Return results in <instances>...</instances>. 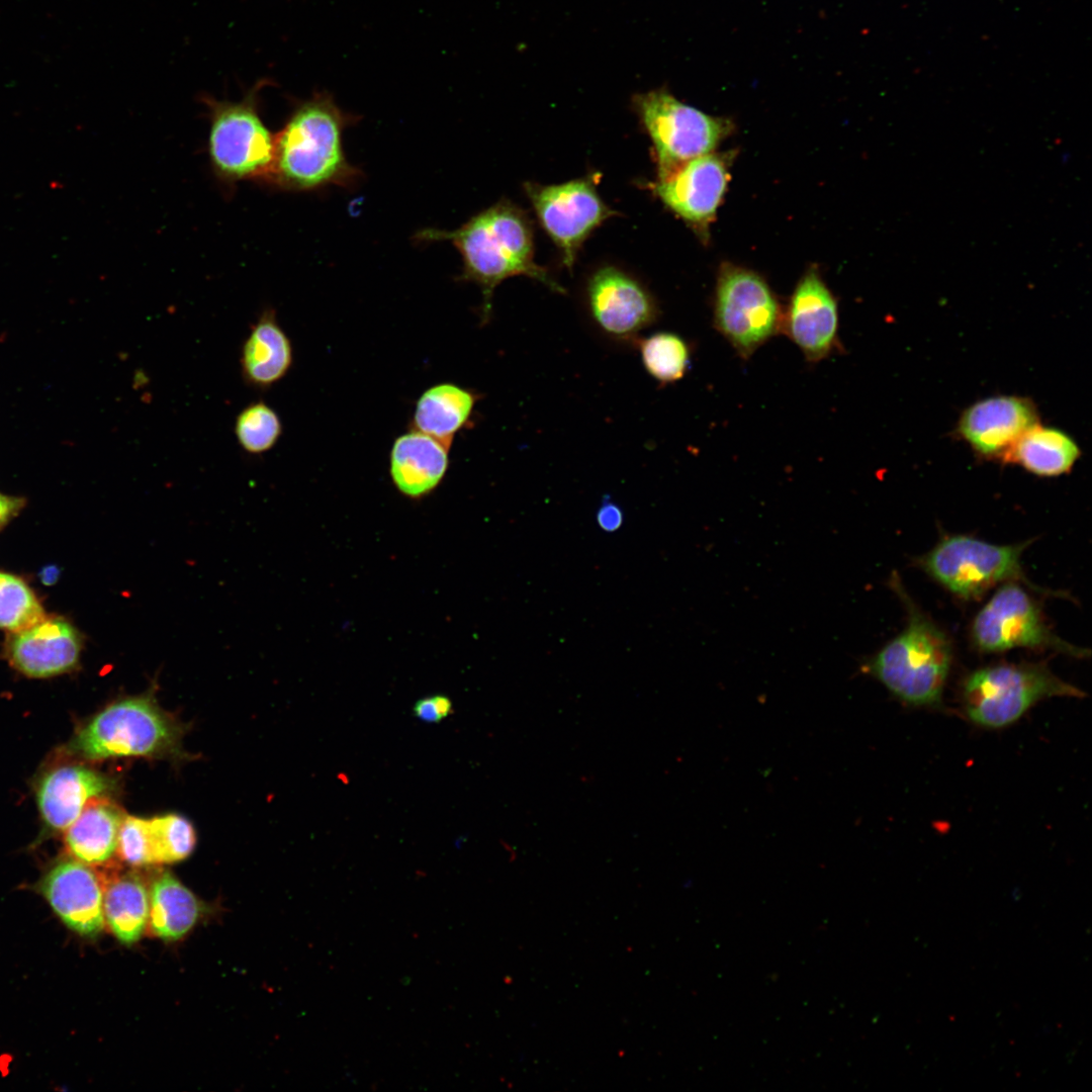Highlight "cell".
Segmentation results:
<instances>
[{"mask_svg":"<svg viewBox=\"0 0 1092 1092\" xmlns=\"http://www.w3.org/2000/svg\"><path fill=\"white\" fill-rule=\"evenodd\" d=\"M417 242H450L462 259L459 281L473 282L482 292V323L491 314L496 286L509 277L527 276L557 293L565 289L534 259L532 222L526 212L502 199L453 231L424 229Z\"/></svg>","mask_w":1092,"mask_h":1092,"instance_id":"1","label":"cell"},{"mask_svg":"<svg viewBox=\"0 0 1092 1092\" xmlns=\"http://www.w3.org/2000/svg\"><path fill=\"white\" fill-rule=\"evenodd\" d=\"M356 120L327 91L297 102L275 138L271 176L293 190L355 186L363 173L348 161L343 132Z\"/></svg>","mask_w":1092,"mask_h":1092,"instance_id":"2","label":"cell"},{"mask_svg":"<svg viewBox=\"0 0 1092 1092\" xmlns=\"http://www.w3.org/2000/svg\"><path fill=\"white\" fill-rule=\"evenodd\" d=\"M890 582L906 608V626L874 655L866 657L859 671L879 680L904 704L938 707L951 664L950 641L915 606L897 575Z\"/></svg>","mask_w":1092,"mask_h":1092,"instance_id":"3","label":"cell"},{"mask_svg":"<svg viewBox=\"0 0 1092 1092\" xmlns=\"http://www.w3.org/2000/svg\"><path fill=\"white\" fill-rule=\"evenodd\" d=\"M181 729L153 695L114 702L83 726L71 743L80 756L101 760L164 756L178 751Z\"/></svg>","mask_w":1092,"mask_h":1092,"instance_id":"4","label":"cell"},{"mask_svg":"<svg viewBox=\"0 0 1092 1092\" xmlns=\"http://www.w3.org/2000/svg\"><path fill=\"white\" fill-rule=\"evenodd\" d=\"M1053 697L1082 698L1084 693L1041 663H1000L979 668L963 684L968 718L985 728L1018 720L1037 702Z\"/></svg>","mask_w":1092,"mask_h":1092,"instance_id":"5","label":"cell"},{"mask_svg":"<svg viewBox=\"0 0 1092 1092\" xmlns=\"http://www.w3.org/2000/svg\"><path fill=\"white\" fill-rule=\"evenodd\" d=\"M633 106L653 144L657 180L710 154L732 129L729 120L682 103L665 89L637 94Z\"/></svg>","mask_w":1092,"mask_h":1092,"instance_id":"6","label":"cell"},{"mask_svg":"<svg viewBox=\"0 0 1092 1092\" xmlns=\"http://www.w3.org/2000/svg\"><path fill=\"white\" fill-rule=\"evenodd\" d=\"M270 82L259 80L236 102L203 98L210 113V159L215 170L228 179L271 174L275 138L258 110L260 92Z\"/></svg>","mask_w":1092,"mask_h":1092,"instance_id":"7","label":"cell"},{"mask_svg":"<svg viewBox=\"0 0 1092 1092\" xmlns=\"http://www.w3.org/2000/svg\"><path fill=\"white\" fill-rule=\"evenodd\" d=\"M1028 545L1029 541L996 545L967 535H952L923 556L921 565L950 593L976 599L1000 582H1028L1021 565Z\"/></svg>","mask_w":1092,"mask_h":1092,"instance_id":"8","label":"cell"},{"mask_svg":"<svg viewBox=\"0 0 1092 1092\" xmlns=\"http://www.w3.org/2000/svg\"><path fill=\"white\" fill-rule=\"evenodd\" d=\"M783 311L756 273L731 265L719 274L714 303V327L742 359L750 358L782 332Z\"/></svg>","mask_w":1092,"mask_h":1092,"instance_id":"9","label":"cell"},{"mask_svg":"<svg viewBox=\"0 0 1092 1092\" xmlns=\"http://www.w3.org/2000/svg\"><path fill=\"white\" fill-rule=\"evenodd\" d=\"M971 635L983 652L1031 648L1086 656L1085 649L1064 641L1050 629L1034 600L1014 581L1001 585L978 612Z\"/></svg>","mask_w":1092,"mask_h":1092,"instance_id":"10","label":"cell"},{"mask_svg":"<svg viewBox=\"0 0 1092 1092\" xmlns=\"http://www.w3.org/2000/svg\"><path fill=\"white\" fill-rule=\"evenodd\" d=\"M524 189L541 226L570 271L583 242L617 214L599 195L593 176L552 185L527 182Z\"/></svg>","mask_w":1092,"mask_h":1092,"instance_id":"11","label":"cell"},{"mask_svg":"<svg viewBox=\"0 0 1092 1092\" xmlns=\"http://www.w3.org/2000/svg\"><path fill=\"white\" fill-rule=\"evenodd\" d=\"M1038 423V411L1030 398L995 395L965 408L956 430L979 457L1003 462L1020 437Z\"/></svg>","mask_w":1092,"mask_h":1092,"instance_id":"12","label":"cell"},{"mask_svg":"<svg viewBox=\"0 0 1092 1092\" xmlns=\"http://www.w3.org/2000/svg\"><path fill=\"white\" fill-rule=\"evenodd\" d=\"M586 300L594 322L616 340H633L658 316L657 305L646 288L613 266L602 267L590 276Z\"/></svg>","mask_w":1092,"mask_h":1092,"instance_id":"13","label":"cell"},{"mask_svg":"<svg viewBox=\"0 0 1092 1092\" xmlns=\"http://www.w3.org/2000/svg\"><path fill=\"white\" fill-rule=\"evenodd\" d=\"M782 332L810 363L840 350L837 302L815 270L808 271L797 284L783 315Z\"/></svg>","mask_w":1092,"mask_h":1092,"instance_id":"14","label":"cell"},{"mask_svg":"<svg viewBox=\"0 0 1092 1092\" xmlns=\"http://www.w3.org/2000/svg\"><path fill=\"white\" fill-rule=\"evenodd\" d=\"M727 181L726 160L710 153L692 159L668 177L650 183L649 188L690 225L703 230L714 217Z\"/></svg>","mask_w":1092,"mask_h":1092,"instance_id":"15","label":"cell"},{"mask_svg":"<svg viewBox=\"0 0 1092 1092\" xmlns=\"http://www.w3.org/2000/svg\"><path fill=\"white\" fill-rule=\"evenodd\" d=\"M40 891L70 929L84 936H96L103 929L102 885L87 863L76 858L59 861L42 878Z\"/></svg>","mask_w":1092,"mask_h":1092,"instance_id":"16","label":"cell"},{"mask_svg":"<svg viewBox=\"0 0 1092 1092\" xmlns=\"http://www.w3.org/2000/svg\"><path fill=\"white\" fill-rule=\"evenodd\" d=\"M82 649L79 632L69 622L54 618L10 637L7 655L11 665L33 678H46L76 667Z\"/></svg>","mask_w":1092,"mask_h":1092,"instance_id":"17","label":"cell"},{"mask_svg":"<svg viewBox=\"0 0 1092 1092\" xmlns=\"http://www.w3.org/2000/svg\"><path fill=\"white\" fill-rule=\"evenodd\" d=\"M105 775L81 764L62 765L46 772L36 789V802L44 825L65 831L95 799L114 789Z\"/></svg>","mask_w":1092,"mask_h":1092,"instance_id":"18","label":"cell"},{"mask_svg":"<svg viewBox=\"0 0 1092 1092\" xmlns=\"http://www.w3.org/2000/svg\"><path fill=\"white\" fill-rule=\"evenodd\" d=\"M449 449L417 430L396 438L390 451L389 472L397 490L415 499L432 492L447 472Z\"/></svg>","mask_w":1092,"mask_h":1092,"instance_id":"19","label":"cell"},{"mask_svg":"<svg viewBox=\"0 0 1092 1092\" xmlns=\"http://www.w3.org/2000/svg\"><path fill=\"white\" fill-rule=\"evenodd\" d=\"M293 362L290 339L273 310H265L252 326L241 352L244 380L256 388H267L281 380Z\"/></svg>","mask_w":1092,"mask_h":1092,"instance_id":"20","label":"cell"},{"mask_svg":"<svg viewBox=\"0 0 1092 1092\" xmlns=\"http://www.w3.org/2000/svg\"><path fill=\"white\" fill-rule=\"evenodd\" d=\"M123 817L121 810L113 803L102 798L93 800L66 829L68 851L74 858L87 864L106 862L117 849Z\"/></svg>","mask_w":1092,"mask_h":1092,"instance_id":"21","label":"cell"},{"mask_svg":"<svg viewBox=\"0 0 1092 1092\" xmlns=\"http://www.w3.org/2000/svg\"><path fill=\"white\" fill-rule=\"evenodd\" d=\"M1080 456L1081 449L1072 436L1039 422L1020 437L1003 462L1015 463L1037 476L1054 477L1068 473Z\"/></svg>","mask_w":1092,"mask_h":1092,"instance_id":"22","label":"cell"},{"mask_svg":"<svg viewBox=\"0 0 1092 1092\" xmlns=\"http://www.w3.org/2000/svg\"><path fill=\"white\" fill-rule=\"evenodd\" d=\"M476 395L454 383H439L419 397L414 430L427 434L450 448L455 434L468 422Z\"/></svg>","mask_w":1092,"mask_h":1092,"instance_id":"23","label":"cell"},{"mask_svg":"<svg viewBox=\"0 0 1092 1092\" xmlns=\"http://www.w3.org/2000/svg\"><path fill=\"white\" fill-rule=\"evenodd\" d=\"M200 904L194 894L169 872L154 881L150 892L152 932L165 940L183 937L196 923Z\"/></svg>","mask_w":1092,"mask_h":1092,"instance_id":"24","label":"cell"},{"mask_svg":"<svg viewBox=\"0 0 1092 1092\" xmlns=\"http://www.w3.org/2000/svg\"><path fill=\"white\" fill-rule=\"evenodd\" d=\"M104 917L114 935L125 944L138 941L149 921L150 893L135 874L113 880L103 899Z\"/></svg>","mask_w":1092,"mask_h":1092,"instance_id":"25","label":"cell"},{"mask_svg":"<svg viewBox=\"0 0 1092 1092\" xmlns=\"http://www.w3.org/2000/svg\"><path fill=\"white\" fill-rule=\"evenodd\" d=\"M646 372L661 384L680 380L691 364V348L680 336L658 332L638 341Z\"/></svg>","mask_w":1092,"mask_h":1092,"instance_id":"26","label":"cell"},{"mask_svg":"<svg viewBox=\"0 0 1092 1092\" xmlns=\"http://www.w3.org/2000/svg\"><path fill=\"white\" fill-rule=\"evenodd\" d=\"M148 820L154 863L177 862L191 854L196 834L186 818L167 814Z\"/></svg>","mask_w":1092,"mask_h":1092,"instance_id":"27","label":"cell"},{"mask_svg":"<svg viewBox=\"0 0 1092 1092\" xmlns=\"http://www.w3.org/2000/svg\"><path fill=\"white\" fill-rule=\"evenodd\" d=\"M282 434V424L277 413L267 403L256 401L247 405L237 416L235 435L244 451L262 454L275 446Z\"/></svg>","mask_w":1092,"mask_h":1092,"instance_id":"28","label":"cell"},{"mask_svg":"<svg viewBox=\"0 0 1092 1092\" xmlns=\"http://www.w3.org/2000/svg\"><path fill=\"white\" fill-rule=\"evenodd\" d=\"M46 619L31 589L18 577L0 572V628L17 632Z\"/></svg>","mask_w":1092,"mask_h":1092,"instance_id":"29","label":"cell"},{"mask_svg":"<svg viewBox=\"0 0 1092 1092\" xmlns=\"http://www.w3.org/2000/svg\"><path fill=\"white\" fill-rule=\"evenodd\" d=\"M120 858L130 866L154 863L149 830V820L134 816L122 819L117 838Z\"/></svg>","mask_w":1092,"mask_h":1092,"instance_id":"30","label":"cell"},{"mask_svg":"<svg viewBox=\"0 0 1092 1092\" xmlns=\"http://www.w3.org/2000/svg\"><path fill=\"white\" fill-rule=\"evenodd\" d=\"M414 714L419 719L436 723L448 717L452 711L451 700L444 695H434L419 700L414 708Z\"/></svg>","mask_w":1092,"mask_h":1092,"instance_id":"31","label":"cell"},{"mask_svg":"<svg viewBox=\"0 0 1092 1092\" xmlns=\"http://www.w3.org/2000/svg\"><path fill=\"white\" fill-rule=\"evenodd\" d=\"M597 521L604 531L614 532L623 523V512L617 504L611 500L609 496H606L598 511Z\"/></svg>","mask_w":1092,"mask_h":1092,"instance_id":"32","label":"cell"},{"mask_svg":"<svg viewBox=\"0 0 1092 1092\" xmlns=\"http://www.w3.org/2000/svg\"><path fill=\"white\" fill-rule=\"evenodd\" d=\"M19 503L16 498L0 493V525L4 524L16 512Z\"/></svg>","mask_w":1092,"mask_h":1092,"instance_id":"33","label":"cell"}]
</instances>
